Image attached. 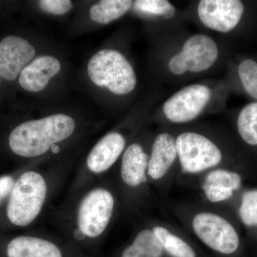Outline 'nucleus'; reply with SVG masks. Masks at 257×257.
<instances>
[{
	"instance_id": "a211bd4d",
	"label": "nucleus",
	"mask_w": 257,
	"mask_h": 257,
	"mask_svg": "<svg viewBox=\"0 0 257 257\" xmlns=\"http://www.w3.org/2000/svg\"><path fill=\"white\" fill-rule=\"evenodd\" d=\"M236 126L240 138L246 145L257 147V101L243 106L238 115Z\"/></svg>"
},
{
	"instance_id": "f257e3e1",
	"label": "nucleus",
	"mask_w": 257,
	"mask_h": 257,
	"mask_svg": "<svg viewBox=\"0 0 257 257\" xmlns=\"http://www.w3.org/2000/svg\"><path fill=\"white\" fill-rule=\"evenodd\" d=\"M116 192L104 177L71 200L52 206L46 215L58 230L57 234L77 247L95 244L105 236L116 216Z\"/></svg>"
},
{
	"instance_id": "423d86ee",
	"label": "nucleus",
	"mask_w": 257,
	"mask_h": 257,
	"mask_svg": "<svg viewBox=\"0 0 257 257\" xmlns=\"http://www.w3.org/2000/svg\"><path fill=\"white\" fill-rule=\"evenodd\" d=\"M177 141V157L184 172L197 174L219 165L222 153L219 147L204 135L184 133Z\"/></svg>"
},
{
	"instance_id": "6e6552de",
	"label": "nucleus",
	"mask_w": 257,
	"mask_h": 257,
	"mask_svg": "<svg viewBox=\"0 0 257 257\" xmlns=\"http://www.w3.org/2000/svg\"><path fill=\"white\" fill-rule=\"evenodd\" d=\"M211 95L210 89L204 84L187 86L165 101L164 114L172 122H189L198 117L205 109Z\"/></svg>"
},
{
	"instance_id": "f8f14e48",
	"label": "nucleus",
	"mask_w": 257,
	"mask_h": 257,
	"mask_svg": "<svg viewBox=\"0 0 257 257\" xmlns=\"http://www.w3.org/2000/svg\"><path fill=\"white\" fill-rule=\"evenodd\" d=\"M187 71L201 72L210 68L219 56L217 45L210 37L195 35L189 37L182 50Z\"/></svg>"
},
{
	"instance_id": "4468645a",
	"label": "nucleus",
	"mask_w": 257,
	"mask_h": 257,
	"mask_svg": "<svg viewBox=\"0 0 257 257\" xmlns=\"http://www.w3.org/2000/svg\"><path fill=\"white\" fill-rule=\"evenodd\" d=\"M177 157V141L169 133L160 134L155 138L149 156L147 175L152 180L163 178Z\"/></svg>"
},
{
	"instance_id": "1a4fd4ad",
	"label": "nucleus",
	"mask_w": 257,
	"mask_h": 257,
	"mask_svg": "<svg viewBox=\"0 0 257 257\" xmlns=\"http://www.w3.org/2000/svg\"><path fill=\"white\" fill-rule=\"evenodd\" d=\"M246 12L240 0H202L197 8L199 20L207 28L228 33L237 28Z\"/></svg>"
},
{
	"instance_id": "2eb2a0df",
	"label": "nucleus",
	"mask_w": 257,
	"mask_h": 257,
	"mask_svg": "<svg viewBox=\"0 0 257 257\" xmlns=\"http://www.w3.org/2000/svg\"><path fill=\"white\" fill-rule=\"evenodd\" d=\"M119 257H169L150 228H143L126 245Z\"/></svg>"
},
{
	"instance_id": "39448f33",
	"label": "nucleus",
	"mask_w": 257,
	"mask_h": 257,
	"mask_svg": "<svg viewBox=\"0 0 257 257\" xmlns=\"http://www.w3.org/2000/svg\"><path fill=\"white\" fill-rule=\"evenodd\" d=\"M196 236L208 248L224 256L234 254L239 249L240 239L234 226L215 213L203 211L193 218Z\"/></svg>"
},
{
	"instance_id": "a878e982",
	"label": "nucleus",
	"mask_w": 257,
	"mask_h": 257,
	"mask_svg": "<svg viewBox=\"0 0 257 257\" xmlns=\"http://www.w3.org/2000/svg\"><path fill=\"white\" fill-rule=\"evenodd\" d=\"M169 68L172 73L176 75H181L187 72L185 58L182 52L173 56L169 62Z\"/></svg>"
},
{
	"instance_id": "0eeeda50",
	"label": "nucleus",
	"mask_w": 257,
	"mask_h": 257,
	"mask_svg": "<svg viewBox=\"0 0 257 257\" xmlns=\"http://www.w3.org/2000/svg\"><path fill=\"white\" fill-rule=\"evenodd\" d=\"M44 230L12 238L6 243L7 257H69L67 252L74 246L64 238L55 236Z\"/></svg>"
},
{
	"instance_id": "393cba45",
	"label": "nucleus",
	"mask_w": 257,
	"mask_h": 257,
	"mask_svg": "<svg viewBox=\"0 0 257 257\" xmlns=\"http://www.w3.org/2000/svg\"><path fill=\"white\" fill-rule=\"evenodd\" d=\"M20 175L16 177L13 175H5L0 177V204L5 202L9 197L15 180Z\"/></svg>"
},
{
	"instance_id": "f03ea898",
	"label": "nucleus",
	"mask_w": 257,
	"mask_h": 257,
	"mask_svg": "<svg viewBox=\"0 0 257 257\" xmlns=\"http://www.w3.org/2000/svg\"><path fill=\"white\" fill-rule=\"evenodd\" d=\"M67 172V168L57 167L48 170L30 169L20 173L6 199L7 222L14 227L25 228L40 221L68 177Z\"/></svg>"
},
{
	"instance_id": "5701e85b",
	"label": "nucleus",
	"mask_w": 257,
	"mask_h": 257,
	"mask_svg": "<svg viewBox=\"0 0 257 257\" xmlns=\"http://www.w3.org/2000/svg\"><path fill=\"white\" fill-rule=\"evenodd\" d=\"M203 191L207 200L211 203L224 202L232 197L234 191L215 184L203 183Z\"/></svg>"
},
{
	"instance_id": "4be33fe9",
	"label": "nucleus",
	"mask_w": 257,
	"mask_h": 257,
	"mask_svg": "<svg viewBox=\"0 0 257 257\" xmlns=\"http://www.w3.org/2000/svg\"><path fill=\"white\" fill-rule=\"evenodd\" d=\"M204 183L215 184L219 187H224L236 191L241 186V178L239 174L231 171L216 170L208 174Z\"/></svg>"
},
{
	"instance_id": "dca6fc26",
	"label": "nucleus",
	"mask_w": 257,
	"mask_h": 257,
	"mask_svg": "<svg viewBox=\"0 0 257 257\" xmlns=\"http://www.w3.org/2000/svg\"><path fill=\"white\" fill-rule=\"evenodd\" d=\"M152 229L169 257H199L195 248L190 243L167 228L156 226Z\"/></svg>"
},
{
	"instance_id": "f3484780",
	"label": "nucleus",
	"mask_w": 257,
	"mask_h": 257,
	"mask_svg": "<svg viewBox=\"0 0 257 257\" xmlns=\"http://www.w3.org/2000/svg\"><path fill=\"white\" fill-rule=\"evenodd\" d=\"M132 5L127 0H103L91 7L89 16L93 22L107 25L126 14Z\"/></svg>"
},
{
	"instance_id": "9d476101",
	"label": "nucleus",
	"mask_w": 257,
	"mask_h": 257,
	"mask_svg": "<svg viewBox=\"0 0 257 257\" xmlns=\"http://www.w3.org/2000/svg\"><path fill=\"white\" fill-rule=\"evenodd\" d=\"M35 55V49L25 39L5 37L0 42V77L15 80Z\"/></svg>"
},
{
	"instance_id": "6ab92c4d",
	"label": "nucleus",
	"mask_w": 257,
	"mask_h": 257,
	"mask_svg": "<svg viewBox=\"0 0 257 257\" xmlns=\"http://www.w3.org/2000/svg\"><path fill=\"white\" fill-rule=\"evenodd\" d=\"M237 72L245 92L257 101V61L248 58L241 61Z\"/></svg>"
},
{
	"instance_id": "ddd939ff",
	"label": "nucleus",
	"mask_w": 257,
	"mask_h": 257,
	"mask_svg": "<svg viewBox=\"0 0 257 257\" xmlns=\"http://www.w3.org/2000/svg\"><path fill=\"white\" fill-rule=\"evenodd\" d=\"M60 69L61 63L57 58L50 55L40 56L25 67L20 74L19 82L28 92H41Z\"/></svg>"
},
{
	"instance_id": "b1692460",
	"label": "nucleus",
	"mask_w": 257,
	"mask_h": 257,
	"mask_svg": "<svg viewBox=\"0 0 257 257\" xmlns=\"http://www.w3.org/2000/svg\"><path fill=\"white\" fill-rule=\"evenodd\" d=\"M39 5L43 11L55 15L66 14L73 8L69 0H42Z\"/></svg>"
},
{
	"instance_id": "7ed1b4c3",
	"label": "nucleus",
	"mask_w": 257,
	"mask_h": 257,
	"mask_svg": "<svg viewBox=\"0 0 257 257\" xmlns=\"http://www.w3.org/2000/svg\"><path fill=\"white\" fill-rule=\"evenodd\" d=\"M76 128L72 116L52 114L19 124L10 133L8 143L13 153L24 158H40L49 152L58 155L61 144L73 137Z\"/></svg>"
},
{
	"instance_id": "20e7f679",
	"label": "nucleus",
	"mask_w": 257,
	"mask_h": 257,
	"mask_svg": "<svg viewBox=\"0 0 257 257\" xmlns=\"http://www.w3.org/2000/svg\"><path fill=\"white\" fill-rule=\"evenodd\" d=\"M87 73L94 84L106 87L116 95L132 92L137 85L133 66L122 54L111 49L99 51L91 57Z\"/></svg>"
},
{
	"instance_id": "9b49d317",
	"label": "nucleus",
	"mask_w": 257,
	"mask_h": 257,
	"mask_svg": "<svg viewBox=\"0 0 257 257\" xmlns=\"http://www.w3.org/2000/svg\"><path fill=\"white\" fill-rule=\"evenodd\" d=\"M149 155L141 144L132 143L121 157L119 170L120 183L126 190L136 192L148 181Z\"/></svg>"
},
{
	"instance_id": "412c9836",
	"label": "nucleus",
	"mask_w": 257,
	"mask_h": 257,
	"mask_svg": "<svg viewBox=\"0 0 257 257\" xmlns=\"http://www.w3.org/2000/svg\"><path fill=\"white\" fill-rule=\"evenodd\" d=\"M239 216L246 226H257V189H251L243 193Z\"/></svg>"
},
{
	"instance_id": "aec40b11",
	"label": "nucleus",
	"mask_w": 257,
	"mask_h": 257,
	"mask_svg": "<svg viewBox=\"0 0 257 257\" xmlns=\"http://www.w3.org/2000/svg\"><path fill=\"white\" fill-rule=\"evenodd\" d=\"M135 6L140 11L166 20L173 18L176 13L175 7L166 0H138L135 2Z\"/></svg>"
}]
</instances>
